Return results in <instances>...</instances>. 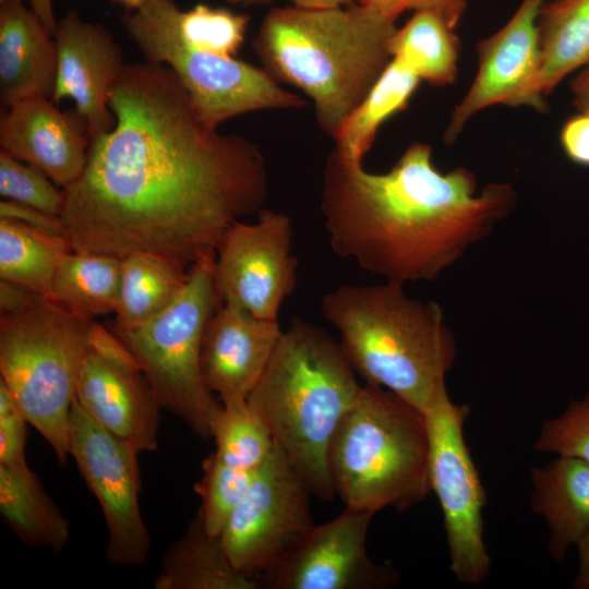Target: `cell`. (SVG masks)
Wrapping results in <instances>:
<instances>
[{"mask_svg": "<svg viewBox=\"0 0 589 589\" xmlns=\"http://www.w3.org/2000/svg\"><path fill=\"white\" fill-rule=\"evenodd\" d=\"M109 106L115 127L91 140L83 172L63 189L73 251L149 252L190 267L215 256L226 231L262 209L261 149L208 125L168 67L125 64Z\"/></svg>", "mask_w": 589, "mask_h": 589, "instance_id": "cell-1", "label": "cell"}, {"mask_svg": "<svg viewBox=\"0 0 589 589\" xmlns=\"http://www.w3.org/2000/svg\"><path fill=\"white\" fill-rule=\"evenodd\" d=\"M512 184L477 193L464 167L440 171L429 144L414 142L384 173L334 148L325 163L321 212L333 252L385 281L434 280L516 207Z\"/></svg>", "mask_w": 589, "mask_h": 589, "instance_id": "cell-2", "label": "cell"}, {"mask_svg": "<svg viewBox=\"0 0 589 589\" xmlns=\"http://www.w3.org/2000/svg\"><path fill=\"white\" fill-rule=\"evenodd\" d=\"M396 29V21L359 3L274 8L253 47L277 82L313 100L318 127L333 139L392 60Z\"/></svg>", "mask_w": 589, "mask_h": 589, "instance_id": "cell-3", "label": "cell"}, {"mask_svg": "<svg viewBox=\"0 0 589 589\" xmlns=\"http://www.w3.org/2000/svg\"><path fill=\"white\" fill-rule=\"evenodd\" d=\"M339 341L293 318L247 401L309 490L330 501L328 448L361 385Z\"/></svg>", "mask_w": 589, "mask_h": 589, "instance_id": "cell-4", "label": "cell"}, {"mask_svg": "<svg viewBox=\"0 0 589 589\" xmlns=\"http://www.w3.org/2000/svg\"><path fill=\"white\" fill-rule=\"evenodd\" d=\"M350 365L366 384L425 411L454 366L456 340L434 302L410 298L404 285H344L322 298Z\"/></svg>", "mask_w": 589, "mask_h": 589, "instance_id": "cell-5", "label": "cell"}, {"mask_svg": "<svg viewBox=\"0 0 589 589\" xmlns=\"http://www.w3.org/2000/svg\"><path fill=\"white\" fill-rule=\"evenodd\" d=\"M430 443L424 414L393 392L372 384L361 390L329 444L335 493L346 507L398 512L431 491Z\"/></svg>", "mask_w": 589, "mask_h": 589, "instance_id": "cell-6", "label": "cell"}, {"mask_svg": "<svg viewBox=\"0 0 589 589\" xmlns=\"http://www.w3.org/2000/svg\"><path fill=\"white\" fill-rule=\"evenodd\" d=\"M92 323L43 296L0 316V380L61 465L70 457L69 416Z\"/></svg>", "mask_w": 589, "mask_h": 589, "instance_id": "cell-7", "label": "cell"}, {"mask_svg": "<svg viewBox=\"0 0 589 589\" xmlns=\"http://www.w3.org/2000/svg\"><path fill=\"white\" fill-rule=\"evenodd\" d=\"M215 256L189 267L183 289L155 317L130 329H112L137 359L161 407L205 438L214 437L223 411L201 369L204 333L221 304L214 281Z\"/></svg>", "mask_w": 589, "mask_h": 589, "instance_id": "cell-8", "label": "cell"}, {"mask_svg": "<svg viewBox=\"0 0 589 589\" xmlns=\"http://www.w3.org/2000/svg\"><path fill=\"white\" fill-rule=\"evenodd\" d=\"M179 13L173 0H147L127 13L122 22L146 61L173 71L208 125L218 128L251 111L306 105L264 69L192 46L180 31Z\"/></svg>", "mask_w": 589, "mask_h": 589, "instance_id": "cell-9", "label": "cell"}, {"mask_svg": "<svg viewBox=\"0 0 589 589\" xmlns=\"http://www.w3.org/2000/svg\"><path fill=\"white\" fill-rule=\"evenodd\" d=\"M470 413L442 388L423 412L429 433L431 490L444 519L449 569L462 584L479 585L490 575L491 560L483 539L485 491L464 436Z\"/></svg>", "mask_w": 589, "mask_h": 589, "instance_id": "cell-10", "label": "cell"}, {"mask_svg": "<svg viewBox=\"0 0 589 589\" xmlns=\"http://www.w3.org/2000/svg\"><path fill=\"white\" fill-rule=\"evenodd\" d=\"M69 456L103 510L107 561L129 568L144 564L152 539L139 504V453L100 425L75 399L69 416Z\"/></svg>", "mask_w": 589, "mask_h": 589, "instance_id": "cell-11", "label": "cell"}, {"mask_svg": "<svg viewBox=\"0 0 589 589\" xmlns=\"http://www.w3.org/2000/svg\"><path fill=\"white\" fill-rule=\"evenodd\" d=\"M309 492L275 443L220 536L238 570L260 579L305 536L313 526Z\"/></svg>", "mask_w": 589, "mask_h": 589, "instance_id": "cell-12", "label": "cell"}, {"mask_svg": "<svg viewBox=\"0 0 589 589\" xmlns=\"http://www.w3.org/2000/svg\"><path fill=\"white\" fill-rule=\"evenodd\" d=\"M292 226L283 212L262 208L253 224H233L223 237L214 262L221 303L263 320H278L284 301L297 285Z\"/></svg>", "mask_w": 589, "mask_h": 589, "instance_id": "cell-13", "label": "cell"}, {"mask_svg": "<svg viewBox=\"0 0 589 589\" xmlns=\"http://www.w3.org/2000/svg\"><path fill=\"white\" fill-rule=\"evenodd\" d=\"M548 0H521L497 32L477 44L473 82L453 109L443 140L453 144L470 119L494 105L548 110L538 91L541 50L538 19Z\"/></svg>", "mask_w": 589, "mask_h": 589, "instance_id": "cell-14", "label": "cell"}, {"mask_svg": "<svg viewBox=\"0 0 589 589\" xmlns=\"http://www.w3.org/2000/svg\"><path fill=\"white\" fill-rule=\"evenodd\" d=\"M374 513L346 507L334 519L312 526L275 565L260 576L274 589H384L397 582L390 565L374 563L366 536Z\"/></svg>", "mask_w": 589, "mask_h": 589, "instance_id": "cell-15", "label": "cell"}, {"mask_svg": "<svg viewBox=\"0 0 589 589\" xmlns=\"http://www.w3.org/2000/svg\"><path fill=\"white\" fill-rule=\"evenodd\" d=\"M53 38L58 65L51 100L71 98L93 140L116 123L109 95L125 67L120 46L105 27L74 11L58 21Z\"/></svg>", "mask_w": 589, "mask_h": 589, "instance_id": "cell-16", "label": "cell"}, {"mask_svg": "<svg viewBox=\"0 0 589 589\" xmlns=\"http://www.w3.org/2000/svg\"><path fill=\"white\" fill-rule=\"evenodd\" d=\"M269 321L221 303L209 318L202 344L201 369L221 404L244 401L264 373L281 337Z\"/></svg>", "mask_w": 589, "mask_h": 589, "instance_id": "cell-17", "label": "cell"}, {"mask_svg": "<svg viewBox=\"0 0 589 589\" xmlns=\"http://www.w3.org/2000/svg\"><path fill=\"white\" fill-rule=\"evenodd\" d=\"M89 144L84 121L47 97L19 100L1 117V149L38 167L63 189L83 172Z\"/></svg>", "mask_w": 589, "mask_h": 589, "instance_id": "cell-18", "label": "cell"}, {"mask_svg": "<svg viewBox=\"0 0 589 589\" xmlns=\"http://www.w3.org/2000/svg\"><path fill=\"white\" fill-rule=\"evenodd\" d=\"M75 399L100 425L139 454L158 447L163 407L143 373L116 370L88 350Z\"/></svg>", "mask_w": 589, "mask_h": 589, "instance_id": "cell-19", "label": "cell"}, {"mask_svg": "<svg viewBox=\"0 0 589 589\" xmlns=\"http://www.w3.org/2000/svg\"><path fill=\"white\" fill-rule=\"evenodd\" d=\"M53 35L23 0L0 9V98L4 106L31 97H52L57 79Z\"/></svg>", "mask_w": 589, "mask_h": 589, "instance_id": "cell-20", "label": "cell"}, {"mask_svg": "<svg viewBox=\"0 0 589 589\" xmlns=\"http://www.w3.org/2000/svg\"><path fill=\"white\" fill-rule=\"evenodd\" d=\"M531 509L549 529L548 551L562 562L589 531V465L558 456L531 470Z\"/></svg>", "mask_w": 589, "mask_h": 589, "instance_id": "cell-21", "label": "cell"}, {"mask_svg": "<svg viewBox=\"0 0 589 589\" xmlns=\"http://www.w3.org/2000/svg\"><path fill=\"white\" fill-rule=\"evenodd\" d=\"M155 589H255L259 578L238 570L220 540L204 528L199 513L164 553Z\"/></svg>", "mask_w": 589, "mask_h": 589, "instance_id": "cell-22", "label": "cell"}, {"mask_svg": "<svg viewBox=\"0 0 589 589\" xmlns=\"http://www.w3.org/2000/svg\"><path fill=\"white\" fill-rule=\"evenodd\" d=\"M0 515L21 542L55 552L70 538V524L31 468L0 465Z\"/></svg>", "mask_w": 589, "mask_h": 589, "instance_id": "cell-23", "label": "cell"}, {"mask_svg": "<svg viewBox=\"0 0 589 589\" xmlns=\"http://www.w3.org/2000/svg\"><path fill=\"white\" fill-rule=\"evenodd\" d=\"M538 28L541 62L538 91L545 97L589 64V0H548Z\"/></svg>", "mask_w": 589, "mask_h": 589, "instance_id": "cell-24", "label": "cell"}, {"mask_svg": "<svg viewBox=\"0 0 589 589\" xmlns=\"http://www.w3.org/2000/svg\"><path fill=\"white\" fill-rule=\"evenodd\" d=\"M189 267L149 252H134L121 259L117 329L140 326L165 310L188 280Z\"/></svg>", "mask_w": 589, "mask_h": 589, "instance_id": "cell-25", "label": "cell"}, {"mask_svg": "<svg viewBox=\"0 0 589 589\" xmlns=\"http://www.w3.org/2000/svg\"><path fill=\"white\" fill-rule=\"evenodd\" d=\"M420 82L409 68L392 59L334 135L335 148L347 159L363 164L378 129L408 108Z\"/></svg>", "mask_w": 589, "mask_h": 589, "instance_id": "cell-26", "label": "cell"}, {"mask_svg": "<svg viewBox=\"0 0 589 589\" xmlns=\"http://www.w3.org/2000/svg\"><path fill=\"white\" fill-rule=\"evenodd\" d=\"M121 259L71 251L53 276L49 299L80 316L115 313L120 292Z\"/></svg>", "mask_w": 589, "mask_h": 589, "instance_id": "cell-27", "label": "cell"}, {"mask_svg": "<svg viewBox=\"0 0 589 589\" xmlns=\"http://www.w3.org/2000/svg\"><path fill=\"white\" fill-rule=\"evenodd\" d=\"M460 49L455 28L430 11L414 12L389 41L392 59L433 86L456 82Z\"/></svg>", "mask_w": 589, "mask_h": 589, "instance_id": "cell-28", "label": "cell"}, {"mask_svg": "<svg viewBox=\"0 0 589 589\" xmlns=\"http://www.w3.org/2000/svg\"><path fill=\"white\" fill-rule=\"evenodd\" d=\"M72 250L67 236L0 218V278L49 298L53 276Z\"/></svg>", "mask_w": 589, "mask_h": 589, "instance_id": "cell-29", "label": "cell"}, {"mask_svg": "<svg viewBox=\"0 0 589 589\" xmlns=\"http://www.w3.org/2000/svg\"><path fill=\"white\" fill-rule=\"evenodd\" d=\"M214 438L216 456L244 470H256L275 447L267 426L247 400L223 404Z\"/></svg>", "mask_w": 589, "mask_h": 589, "instance_id": "cell-30", "label": "cell"}, {"mask_svg": "<svg viewBox=\"0 0 589 589\" xmlns=\"http://www.w3.org/2000/svg\"><path fill=\"white\" fill-rule=\"evenodd\" d=\"M256 470L232 467L215 453L203 461V474L194 485L201 497L197 510L205 530L220 537L231 514L249 490Z\"/></svg>", "mask_w": 589, "mask_h": 589, "instance_id": "cell-31", "label": "cell"}, {"mask_svg": "<svg viewBox=\"0 0 589 589\" xmlns=\"http://www.w3.org/2000/svg\"><path fill=\"white\" fill-rule=\"evenodd\" d=\"M249 16L226 8L196 4L179 13L183 37L194 47L221 57H235L243 44Z\"/></svg>", "mask_w": 589, "mask_h": 589, "instance_id": "cell-32", "label": "cell"}, {"mask_svg": "<svg viewBox=\"0 0 589 589\" xmlns=\"http://www.w3.org/2000/svg\"><path fill=\"white\" fill-rule=\"evenodd\" d=\"M38 167L24 163L7 152H0V195L61 216L64 192L57 189Z\"/></svg>", "mask_w": 589, "mask_h": 589, "instance_id": "cell-33", "label": "cell"}, {"mask_svg": "<svg viewBox=\"0 0 589 589\" xmlns=\"http://www.w3.org/2000/svg\"><path fill=\"white\" fill-rule=\"evenodd\" d=\"M533 449L589 465V390L581 399L569 400L561 416L542 423Z\"/></svg>", "mask_w": 589, "mask_h": 589, "instance_id": "cell-34", "label": "cell"}, {"mask_svg": "<svg viewBox=\"0 0 589 589\" xmlns=\"http://www.w3.org/2000/svg\"><path fill=\"white\" fill-rule=\"evenodd\" d=\"M27 423L10 389L0 380V465L10 468L28 466L25 459Z\"/></svg>", "mask_w": 589, "mask_h": 589, "instance_id": "cell-35", "label": "cell"}, {"mask_svg": "<svg viewBox=\"0 0 589 589\" xmlns=\"http://www.w3.org/2000/svg\"><path fill=\"white\" fill-rule=\"evenodd\" d=\"M356 3L373 9L394 21L406 11L434 12L454 28L461 21L468 5L467 0H356Z\"/></svg>", "mask_w": 589, "mask_h": 589, "instance_id": "cell-36", "label": "cell"}, {"mask_svg": "<svg viewBox=\"0 0 589 589\" xmlns=\"http://www.w3.org/2000/svg\"><path fill=\"white\" fill-rule=\"evenodd\" d=\"M87 346L109 366L130 374L142 373L137 359L121 338L97 322L93 321L89 327Z\"/></svg>", "mask_w": 589, "mask_h": 589, "instance_id": "cell-37", "label": "cell"}, {"mask_svg": "<svg viewBox=\"0 0 589 589\" xmlns=\"http://www.w3.org/2000/svg\"><path fill=\"white\" fill-rule=\"evenodd\" d=\"M0 218L16 220L50 235L67 236L61 216L15 201L3 199L0 202Z\"/></svg>", "mask_w": 589, "mask_h": 589, "instance_id": "cell-38", "label": "cell"}, {"mask_svg": "<svg viewBox=\"0 0 589 589\" xmlns=\"http://www.w3.org/2000/svg\"><path fill=\"white\" fill-rule=\"evenodd\" d=\"M560 143L569 160L589 167V112L579 111L564 122Z\"/></svg>", "mask_w": 589, "mask_h": 589, "instance_id": "cell-39", "label": "cell"}, {"mask_svg": "<svg viewBox=\"0 0 589 589\" xmlns=\"http://www.w3.org/2000/svg\"><path fill=\"white\" fill-rule=\"evenodd\" d=\"M39 296L24 286L0 278L1 314L20 313L32 306Z\"/></svg>", "mask_w": 589, "mask_h": 589, "instance_id": "cell-40", "label": "cell"}, {"mask_svg": "<svg viewBox=\"0 0 589 589\" xmlns=\"http://www.w3.org/2000/svg\"><path fill=\"white\" fill-rule=\"evenodd\" d=\"M228 3L241 7H254L264 5L271 3L273 0H226ZM293 7L298 8H334V7H348L356 3V0H290Z\"/></svg>", "mask_w": 589, "mask_h": 589, "instance_id": "cell-41", "label": "cell"}, {"mask_svg": "<svg viewBox=\"0 0 589 589\" xmlns=\"http://www.w3.org/2000/svg\"><path fill=\"white\" fill-rule=\"evenodd\" d=\"M573 103L578 111L589 112V64L572 81Z\"/></svg>", "mask_w": 589, "mask_h": 589, "instance_id": "cell-42", "label": "cell"}, {"mask_svg": "<svg viewBox=\"0 0 589 589\" xmlns=\"http://www.w3.org/2000/svg\"><path fill=\"white\" fill-rule=\"evenodd\" d=\"M576 546L579 554V565L574 587L576 589H589V531Z\"/></svg>", "mask_w": 589, "mask_h": 589, "instance_id": "cell-43", "label": "cell"}, {"mask_svg": "<svg viewBox=\"0 0 589 589\" xmlns=\"http://www.w3.org/2000/svg\"><path fill=\"white\" fill-rule=\"evenodd\" d=\"M31 8L43 21L49 32L53 35L57 21L53 15L52 1L51 0H31Z\"/></svg>", "mask_w": 589, "mask_h": 589, "instance_id": "cell-44", "label": "cell"}, {"mask_svg": "<svg viewBox=\"0 0 589 589\" xmlns=\"http://www.w3.org/2000/svg\"><path fill=\"white\" fill-rule=\"evenodd\" d=\"M5 1H8V0H0V3H3V2H5Z\"/></svg>", "mask_w": 589, "mask_h": 589, "instance_id": "cell-45", "label": "cell"}]
</instances>
